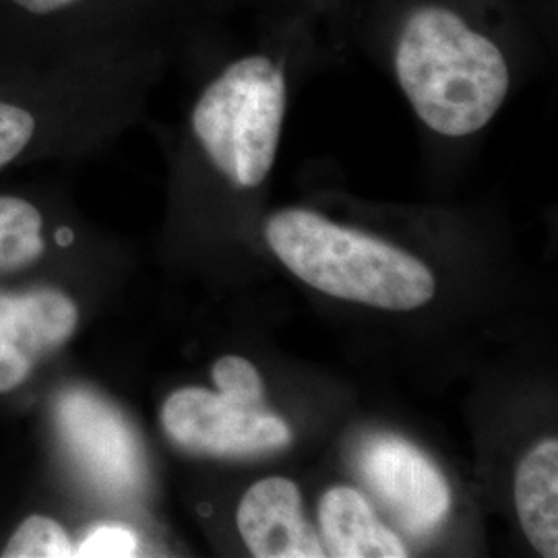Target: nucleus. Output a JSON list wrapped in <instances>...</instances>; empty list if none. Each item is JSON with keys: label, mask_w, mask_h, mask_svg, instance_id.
Masks as SVG:
<instances>
[{"label": "nucleus", "mask_w": 558, "mask_h": 558, "mask_svg": "<svg viewBox=\"0 0 558 558\" xmlns=\"http://www.w3.org/2000/svg\"><path fill=\"white\" fill-rule=\"evenodd\" d=\"M77 323V304L57 288L0 296V329L34 359L60 348L75 333Z\"/></svg>", "instance_id": "9b49d317"}, {"label": "nucleus", "mask_w": 558, "mask_h": 558, "mask_svg": "<svg viewBox=\"0 0 558 558\" xmlns=\"http://www.w3.org/2000/svg\"><path fill=\"white\" fill-rule=\"evenodd\" d=\"M44 214L36 201L0 195V271L34 265L46 251Z\"/></svg>", "instance_id": "f8f14e48"}, {"label": "nucleus", "mask_w": 558, "mask_h": 558, "mask_svg": "<svg viewBox=\"0 0 558 558\" xmlns=\"http://www.w3.org/2000/svg\"><path fill=\"white\" fill-rule=\"evenodd\" d=\"M201 13L209 21L246 15L253 23L292 17L294 0H195Z\"/></svg>", "instance_id": "2eb2a0df"}, {"label": "nucleus", "mask_w": 558, "mask_h": 558, "mask_svg": "<svg viewBox=\"0 0 558 558\" xmlns=\"http://www.w3.org/2000/svg\"><path fill=\"white\" fill-rule=\"evenodd\" d=\"M62 414L81 461L101 486L124 493L140 482L143 465L137 440L110 405L83 393L69 399Z\"/></svg>", "instance_id": "6e6552de"}, {"label": "nucleus", "mask_w": 558, "mask_h": 558, "mask_svg": "<svg viewBox=\"0 0 558 558\" xmlns=\"http://www.w3.org/2000/svg\"><path fill=\"white\" fill-rule=\"evenodd\" d=\"M360 474L380 502L412 534L439 525L451 509V490L439 468L408 440L383 435L360 453Z\"/></svg>", "instance_id": "423d86ee"}, {"label": "nucleus", "mask_w": 558, "mask_h": 558, "mask_svg": "<svg viewBox=\"0 0 558 558\" xmlns=\"http://www.w3.org/2000/svg\"><path fill=\"white\" fill-rule=\"evenodd\" d=\"M4 558H66L75 557V544L59 521L46 515L23 519L9 538Z\"/></svg>", "instance_id": "4468645a"}, {"label": "nucleus", "mask_w": 558, "mask_h": 558, "mask_svg": "<svg viewBox=\"0 0 558 558\" xmlns=\"http://www.w3.org/2000/svg\"><path fill=\"white\" fill-rule=\"evenodd\" d=\"M133 66L101 52L44 66H0V172L73 143L81 131L131 98Z\"/></svg>", "instance_id": "20e7f679"}, {"label": "nucleus", "mask_w": 558, "mask_h": 558, "mask_svg": "<svg viewBox=\"0 0 558 558\" xmlns=\"http://www.w3.org/2000/svg\"><path fill=\"white\" fill-rule=\"evenodd\" d=\"M137 555H140L137 534L122 525H100L92 530L80 546H75V557L129 558Z\"/></svg>", "instance_id": "dca6fc26"}, {"label": "nucleus", "mask_w": 558, "mask_h": 558, "mask_svg": "<svg viewBox=\"0 0 558 558\" xmlns=\"http://www.w3.org/2000/svg\"><path fill=\"white\" fill-rule=\"evenodd\" d=\"M350 44L379 60L433 135L453 141L484 131L544 54L523 0H356Z\"/></svg>", "instance_id": "f257e3e1"}, {"label": "nucleus", "mask_w": 558, "mask_h": 558, "mask_svg": "<svg viewBox=\"0 0 558 558\" xmlns=\"http://www.w3.org/2000/svg\"><path fill=\"white\" fill-rule=\"evenodd\" d=\"M36 359L0 329V393H9L32 375Z\"/></svg>", "instance_id": "f3484780"}, {"label": "nucleus", "mask_w": 558, "mask_h": 558, "mask_svg": "<svg viewBox=\"0 0 558 558\" xmlns=\"http://www.w3.org/2000/svg\"><path fill=\"white\" fill-rule=\"evenodd\" d=\"M519 521L542 557L558 555V440L544 439L519 461L515 472Z\"/></svg>", "instance_id": "9d476101"}, {"label": "nucleus", "mask_w": 558, "mask_h": 558, "mask_svg": "<svg viewBox=\"0 0 558 558\" xmlns=\"http://www.w3.org/2000/svg\"><path fill=\"white\" fill-rule=\"evenodd\" d=\"M319 525L327 557L403 558L408 550L356 488L333 486L319 502Z\"/></svg>", "instance_id": "1a4fd4ad"}, {"label": "nucleus", "mask_w": 558, "mask_h": 558, "mask_svg": "<svg viewBox=\"0 0 558 558\" xmlns=\"http://www.w3.org/2000/svg\"><path fill=\"white\" fill-rule=\"evenodd\" d=\"M236 525L257 558H323L319 534L304 518L299 486L288 478L259 480L240 500Z\"/></svg>", "instance_id": "0eeeda50"}, {"label": "nucleus", "mask_w": 558, "mask_h": 558, "mask_svg": "<svg viewBox=\"0 0 558 558\" xmlns=\"http://www.w3.org/2000/svg\"><path fill=\"white\" fill-rule=\"evenodd\" d=\"M209 23L195 0H0V66L154 44L186 52Z\"/></svg>", "instance_id": "f03ea898"}, {"label": "nucleus", "mask_w": 558, "mask_h": 558, "mask_svg": "<svg viewBox=\"0 0 558 558\" xmlns=\"http://www.w3.org/2000/svg\"><path fill=\"white\" fill-rule=\"evenodd\" d=\"M161 426L180 449L214 458H251L290 445L292 430L265 398L232 389L182 387L161 405Z\"/></svg>", "instance_id": "39448f33"}, {"label": "nucleus", "mask_w": 558, "mask_h": 558, "mask_svg": "<svg viewBox=\"0 0 558 558\" xmlns=\"http://www.w3.org/2000/svg\"><path fill=\"white\" fill-rule=\"evenodd\" d=\"M265 239L296 278L333 299L414 311L437 292L435 276L422 260L304 207L271 214Z\"/></svg>", "instance_id": "7ed1b4c3"}, {"label": "nucleus", "mask_w": 558, "mask_h": 558, "mask_svg": "<svg viewBox=\"0 0 558 558\" xmlns=\"http://www.w3.org/2000/svg\"><path fill=\"white\" fill-rule=\"evenodd\" d=\"M356 0H294L292 20L299 23L317 62L348 54L350 23Z\"/></svg>", "instance_id": "ddd939ff"}]
</instances>
